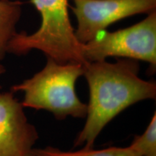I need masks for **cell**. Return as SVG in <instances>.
Here are the masks:
<instances>
[{"label":"cell","mask_w":156,"mask_h":156,"mask_svg":"<svg viewBox=\"0 0 156 156\" xmlns=\"http://www.w3.org/2000/svg\"><path fill=\"white\" fill-rule=\"evenodd\" d=\"M136 60L119 58L88 62L83 75L89 88L86 122L75 140L74 147H94L97 137L117 115L132 105L156 98V84L139 77Z\"/></svg>","instance_id":"cell-1"},{"label":"cell","mask_w":156,"mask_h":156,"mask_svg":"<svg viewBox=\"0 0 156 156\" xmlns=\"http://www.w3.org/2000/svg\"><path fill=\"white\" fill-rule=\"evenodd\" d=\"M81 64H61L47 57L46 65L32 77L11 87L12 93L22 92L24 108L45 110L56 119L68 116L84 119L87 106L75 90L77 80L83 75Z\"/></svg>","instance_id":"cell-2"},{"label":"cell","mask_w":156,"mask_h":156,"mask_svg":"<svg viewBox=\"0 0 156 156\" xmlns=\"http://www.w3.org/2000/svg\"><path fill=\"white\" fill-rule=\"evenodd\" d=\"M30 1L41 14L40 28L32 34L17 33L9 42L7 53L20 56L39 50L58 63L87 64L84 44L78 41L70 22L69 0Z\"/></svg>","instance_id":"cell-3"},{"label":"cell","mask_w":156,"mask_h":156,"mask_svg":"<svg viewBox=\"0 0 156 156\" xmlns=\"http://www.w3.org/2000/svg\"><path fill=\"white\" fill-rule=\"evenodd\" d=\"M84 57L88 62L108 57L131 58L156 66V11L128 28L114 32L103 31L84 44Z\"/></svg>","instance_id":"cell-4"},{"label":"cell","mask_w":156,"mask_h":156,"mask_svg":"<svg viewBox=\"0 0 156 156\" xmlns=\"http://www.w3.org/2000/svg\"><path fill=\"white\" fill-rule=\"evenodd\" d=\"M70 7L77 20L75 36L86 44L109 25L137 14L156 9V0H73Z\"/></svg>","instance_id":"cell-5"},{"label":"cell","mask_w":156,"mask_h":156,"mask_svg":"<svg viewBox=\"0 0 156 156\" xmlns=\"http://www.w3.org/2000/svg\"><path fill=\"white\" fill-rule=\"evenodd\" d=\"M38 138L14 93L0 92V156H34Z\"/></svg>","instance_id":"cell-6"},{"label":"cell","mask_w":156,"mask_h":156,"mask_svg":"<svg viewBox=\"0 0 156 156\" xmlns=\"http://www.w3.org/2000/svg\"><path fill=\"white\" fill-rule=\"evenodd\" d=\"M23 5L19 0H0V62L7 54L9 42L17 33L16 26Z\"/></svg>","instance_id":"cell-7"},{"label":"cell","mask_w":156,"mask_h":156,"mask_svg":"<svg viewBox=\"0 0 156 156\" xmlns=\"http://www.w3.org/2000/svg\"><path fill=\"white\" fill-rule=\"evenodd\" d=\"M34 156H140L129 145L126 147H110L104 149H83L77 151H64L58 148L47 146L35 148Z\"/></svg>","instance_id":"cell-8"},{"label":"cell","mask_w":156,"mask_h":156,"mask_svg":"<svg viewBox=\"0 0 156 156\" xmlns=\"http://www.w3.org/2000/svg\"><path fill=\"white\" fill-rule=\"evenodd\" d=\"M129 147L140 156H156V112L145 131L134 136Z\"/></svg>","instance_id":"cell-9"},{"label":"cell","mask_w":156,"mask_h":156,"mask_svg":"<svg viewBox=\"0 0 156 156\" xmlns=\"http://www.w3.org/2000/svg\"><path fill=\"white\" fill-rule=\"evenodd\" d=\"M5 72H6V69H5V67H4L2 64H1V62H0V76H1L2 75H3ZM0 90H1V86H0Z\"/></svg>","instance_id":"cell-10"}]
</instances>
